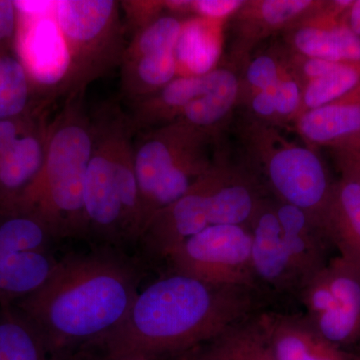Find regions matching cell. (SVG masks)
Returning <instances> with one entry per match:
<instances>
[{
  "instance_id": "1",
  "label": "cell",
  "mask_w": 360,
  "mask_h": 360,
  "mask_svg": "<svg viewBox=\"0 0 360 360\" xmlns=\"http://www.w3.org/2000/svg\"><path fill=\"white\" fill-rule=\"evenodd\" d=\"M141 279L136 260L101 246L58 260L39 290L14 304L39 331L51 360H85L122 323Z\"/></svg>"
},
{
  "instance_id": "2",
  "label": "cell",
  "mask_w": 360,
  "mask_h": 360,
  "mask_svg": "<svg viewBox=\"0 0 360 360\" xmlns=\"http://www.w3.org/2000/svg\"><path fill=\"white\" fill-rule=\"evenodd\" d=\"M262 305L248 288L172 272L139 292L122 323L85 360L182 357L257 314Z\"/></svg>"
},
{
  "instance_id": "3",
  "label": "cell",
  "mask_w": 360,
  "mask_h": 360,
  "mask_svg": "<svg viewBox=\"0 0 360 360\" xmlns=\"http://www.w3.org/2000/svg\"><path fill=\"white\" fill-rule=\"evenodd\" d=\"M82 96L70 94L63 110L47 123L44 165L11 210L37 217L56 240L85 238V179L96 132Z\"/></svg>"
},
{
  "instance_id": "4",
  "label": "cell",
  "mask_w": 360,
  "mask_h": 360,
  "mask_svg": "<svg viewBox=\"0 0 360 360\" xmlns=\"http://www.w3.org/2000/svg\"><path fill=\"white\" fill-rule=\"evenodd\" d=\"M94 122L96 141L84 186L85 238L122 250L139 243L142 233L135 130L120 111L101 113Z\"/></svg>"
},
{
  "instance_id": "5",
  "label": "cell",
  "mask_w": 360,
  "mask_h": 360,
  "mask_svg": "<svg viewBox=\"0 0 360 360\" xmlns=\"http://www.w3.org/2000/svg\"><path fill=\"white\" fill-rule=\"evenodd\" d=\"M255 290L264 297L298 300L305 284L328 262L330 245L302 208L265 198L251 219Z\"/></svg>"
},
{
  "instance_id": "6",
  "label": "cell",
  "mask_w": 360,
  "mask_h": 360,
  "mask_svg": "<svg viewBox=\"0 0 360 360\" xmlns=\"http://www.w3.org/2000/svg\"><path fill=\"white\" fill-rule=\"evenodd\" d=\"M217 141L181 120L141 132L134 141V165L142 233L156 213L182 198L222 160L212 155Z\"/></svg>"
},
{
  "instance_id": "7",
  "label": "cell",
  "mask_w": 360,
  "mask_h": 360,
  "mask_svg": "<svg viewBox=\"0 0 360 360\" xmlns=\"http://www.w3.org/2000/svg\"><path fill=\"white\" fill-rule=\"evenodd\" d=\"M238 134L245 148L243 167L269 196L309 213L319 224L335 181L312 149L290 141L276 127L246 115Z\"/></svg>"
},
{
  "instance_id": "8",
  "label": "cell",
  "mask_w": 360,
  "mask_h": 360,
  "mask_svg": "<svg viewBox=\"0 0 360 360\" xmlns=\"http://www.w3.org/2000/svg\"><path fill=\"white\" fill-rule=\"evenodd\" d=\"M54 18L72 63L70 94L84 92L90 82L122 63L127 28L120 18V2L58 0Z\"/></svg>"
},
{
  "instance_id": "9",
  "label": "cell",
  "mask_w": 360,
  "mask_h": 360,
  "mask_svg": "<svg viewBox=\"0 0 360 360\" xmlns=\"http://www.w3.org/2000/svg\"><path fill=\"white\" fill-rule=\"evenodd\" d=\"M252 243L250 225H210L180 243L165 260L174 274L255 293Z\"/></svg>"
},
{
  "instance_id": "10",
  "label": "cell",
  "mask_w": 360,
  "mask_h": 360,
  "mask_svg": "<svg viewBox=\"0 0 360 360\" xmlns=\"http://www.w3.org/2000/svg\"><path fill=\"white\" fill-rule=\"evenodd\" d=\"M54 240L37 217L0 210V302H18L51 277L58 264Z\"/></svg>"
},
{
  "instance_id": "11",
  "label": "cell",
  "mask_w": 360,
  "mask_h": 360,
  "mask_svg": "<svg viewBox=\"0 0 360 360\" xmlns=\"http://www.w3.org/2000/svg\"><path fill=\"white\" fill-rule=\"evenodd\" d=\"M305 319L333 345L360 340V269L340 257L329 259L298 296Z\"/></svg>"
},
{
  "instance_id": "12",
  "label": "cell",
  "mask_w": 360,
  "mask_h": 360,
  "mask_svg": "<svg viewBox=\"0 0 360 360\" xmlns=\"http://www.w3.org/2000/svg\"><path fill=\"white\" fill-rule=\"evenodd\" d=\"M227 165L222 158L182 198L150 219L139 239L149 257L165 259L180 243L212 225V194Z\"/></svg>"
},
{
  "instance_id": "13",
  "label": "cell",
  "mask_w": 360,
  "mask_h": 360,
  "mask_svg": "<svg viewBox=\"0 0 360 360\" xmlns=\"http://www.w3.org/2000/svg\"><path fill=\"white\" fill-rule=\"evenodd\" d=\"M15 45L20 46V56L37 94L56 96V92L70 94L72 63L70 51L61 34L54 13L30 15L20 13Z\"/></svg>"
},
{
  "instance_id": "14",
  "label": "cell",
  "mask_w": 360,
  "mask_h": 360,
  "mask_svg": "<svg viewBox=\"0 0 360 360\" xmlns=\"http://www.w3.org/2000/svg\"><path fill=\"white\" fill-rule=\"evenodd\" d=\"M319 0H245L229 18L231 26L229 58L236 68L245 66L260 42L290 30L319 11Z\"/></svg>"
},
{
  "instance_id": "15",
  "label": "cell",
  "mask_w": 360,
  "mask_h": 360,
  "mask_svg": "<svg viewBox=\"0 0 360 360\" xmlns=\"http://www.w3.org/2000/svg\"><path fill=\"white\" fill-rule=\"evenodd\" d=\"M352 2L324 1L319 11L283 33L284 46L307 58L360 63V39L343 21Z\"/></svg>"
},
{
  "instance_id": "16",
  "label": "cell",
  "mask_w": 360,
  "mask_h": 360,
  "mask_svg": "<svg viewBox=\"0 0 360 360\" xmlns=\"http://www.w3.org/2000/svg\"><path fill=\"white\" fill-rule=\"evenodd\" d=\"M257 319L277 360H360L319 335L302 314L262 309Z\"/></svg>"
},
{
  "instance_id": "17",
  "label": "cell",
  "mask_w": 360,
  "mask_h": 360,
  "mask_svg": "<svg viewBox=\"0 0 360 360\" xmlns=\"http://www.w3.org/2000/svg\"><path fill=\"white\" fill-rule=\"evenodd\" d=\"M46 125L40 120L0 156V210H13L39 176L44 161Z\"/></svg>"
},
{
  "instance_id": "18",
  "label": "cell",
  "mask_w": 360,
  "mask_h": 360,
  "mask_svg": "<svg viewBox=\"0 0 360 360\" xmlns=\"http://www.w3.org/2000/svg\"><path fill=\"white\" fill-rule=\"evenodd\" d=\"M319 226L338 257L360 269V182L335 181Z\"/></svg>"
},
{
  "instance_id": "19",
  "label": "cell",
  "mask_w": 360,
  "mask_h": 360,
  "mask_svg": "<svg viewBox=\"0 0 360 360\" xmlns=\"http://www.w3.org/2000/svg\"><path fill=\"white\" fill-rule=\"evenodd\" d=\"M208 84L210 72L177 77L155 94L134 101L129 117L135 132L141 134L176 122L191 101L207 91Z\"/></svg>"
},
{
  "instance_id": "20",
  "label": "cell",
  "mask_w": 360,
  "mask_h": 360,
  "mask_svg": "<svg viewBox=\"0 0 360 360\" xmlns=\"http://www.w3.org/2000/svg\"><path fill=\"white\" fill-rule=\"evenodd\" d=\"M240 73L231 63L210 71V84L203 96L191 101L179 120L217 137L238 105Z\"/></svg>"
},
{
  "instance_id": "21",
  "label": "cell",
  "mask_w": 360,
  "mask_h": 360,
  "mask_svg": "<svg viewBox=\"0 0 360 360\" xmlns=\"http://www.w3.org/2000/svg\"><path fill=\"white\" fill-rule=\"evenodd\" d=\"M295 129L309 144L331 148L360 132L357 89L333 103L307 111L295 120Z\"/></svg>"
},
{
  "instance_id": "22",
  "label": "cell",
  "mask_w": 360,
  "mask_h": 360,
  "mask_svg": "<svg viewBox=\"0 0 360 360\" xmlns=\"http://www.w3.org/2000/svg\"><path fill=\"white\" fill-rule=\"evenodd\" d=\"M224 21L200 16L184 18L175 49L179 77L202 75L215 68L219 54V44L215 37Z\"/></svg>"
},
{
  "instance_id": "23",
  "label": "cell",
  "mask_w": 360,
  "mask_h": 360,
  "mask_svg": "<svg viewBox=\"0 0 360 360\" xmlns=\"http://www.w3.org/2000/svg\"><path fill=\"white\" fill-rule=\"evenodd\" d=\"M257 314L184 356L191 360H277L260 328Z\"/></svg>"
},
{
  "instance_id": "24",
  "label": "cell",
  "mask_w": 360,
  "mask_h": 360,
  "mask_svg": "<svg viewBox=\"0 0 360 360\" xmlns=\"http://www.w3.org/2000/svg\"><path fill=\"white\" fill-rule=\"evenodd\" d=\"M122 86L132 101L155 94L179 77L175 51L122 58Z\"/></svg>"
},
{
  "instance_id": "25",
  "label": "cell",
  "mask_w": 360,
  "mask_h": 360,
  "mask_svg": "<svg viewBox=\"0 0 360 360\" xmlns=\"http://www.w3.org/2000/svg\"><path fill=\"white\" fill-rule=\"evenodd\" d=\"M0 360H51L39 331L14 303L0 302Z\"/></svg>"
},
{
  "instance_id": "26",
  "label": "cell",
  "mask_w": 360,
  "mask_h": 360,
  "mask_svg": "<svg viewBox=\"0 0 360 360\" xmlns=\"http://www.w3.org/2000/svg\"><path fill=\"white\" fill-rule=\"evenodd\" d=\"M37 96L27 70L11 52L0 53V122L39 112Z\"/></svg>"
},
{
  "instance_id": "27",
  "label": "cell",
  "mask_w": 360,
  "mask_h": 360,
  "mask_svg": "<svg viewBox=\"0 0 360 360\" xmlns=\"http://www.w3.org/2000/svg\"><path fill=\"white\" fill-rule=\"evenodd\" d=\"M291 72L290 51L284 44L251 56L240 75L238 104L255 92L271 89Z\"/></svg>"
},
{
  "instance_id": "28",
  "label": "cell",
  "mask_w": 360,
  "mask_h": 360,
  "mask_svg": "<svg viewBox=\"0 0 360 360\" xmlns=\"http://www.w3.org/2000/svg\"><path fill=\"white\" fill-rule=\"evenodd\" d=\"M359 85L360 63H341L335 70L304 84L298 116L342 98Z\"/></svg>"
},
{
  "instance_id": "29",
  "label": "cell",
  "mask_w": 360,
  "mask_h": 360,
  "mask_svg": "<svg viewBox=\"0 0 360 360\" xmlns=\"http://www.w3.org/2000/svg\"><path fill=\"white\" fill-rule=\"evenodd\" d=\"M182 25V18L172 14H162L158 20L134 34L131 41L127 45L122 58L175 51Z\"/></svg>"
},
{
  "instance_id": "30",
  "label": "cell",
  "mask_w": 360,
  "mask_h": 360,
  "mask_svg": "<svg viewBox=\"0 0 360 360\" xmlns=\"http://www.w3.org/2000/svg\"><path fill=\"white\" fill-rule=\"evenodd\" d=\"M266 91L274 99L281 124L295 122L302 108L303 86L293 72L279 80Z\"/></svg>"
},
{
  "instance_id": "31",
  "label": "cell",
  "mask_w": 360,
  "mask_h": 360,
  "mask_svg": "<svg viewBox=\"0 0 360 360\" xmlns=\"http://www.w3.org/2000/svg\"><path fill=\"white\" fill-rule=\"evenodd\" d=\"M329 148L341 179L360 182V132Z\"/></svg>"
},
{
  "instance_id": "32",
  "label": "cell",
  "mask_w": 360,
  "mask_h": 360,
  "mask_svg": "<svg viewBox=\"0 0 360 360\" xmlns=\"http://www.w3.org/2000/svg\"><path fill=\"white\" fill-rule=\"evenodd\" d=\"M120 7L127 15V22L134 30V34L167 13L163 1H122Z\"/></svg>"
},
{
  "instance_id": "33",
  "label": "cell",
  "mask_w": 360,
  "mask_h": 360,
  "mask_svg": "<svg viewBox=\"0 0 360 360\" xmlns=\"http://www.w3.org/2000/svg\"><path fill=\"white\" fill-rule=\"evenodd\" d=\"M245 0H191L193 16L226 20L243 6Z\"/></svg>"
},
{
  "instance_id": "34",
  "label": "cell",
  "mask_w": 360,
  "mask_h": 360,
  "mask_svg": "<svg viewBox=\"0 0 360 360\" xmlns=\"http://www.w3.org/2000/svg\"><path fill=\"white\" fill-rule=\"evenodd\" d=\"M20 22L16 1L0 0V53L9 52L15 45Z\"/></svg>"
},
{
  "instance_id": "35",
  "label": "cell",
  "mask_w": 360,
  "mask_h": 360,
  "mask_svg": "<svg viewBox=\"0 0 360 360\" xmlns=\"http://www.w3.org/2000/svg\"><path fill=\"white\" fill-rule=\"evenodd\" d=\"M345 25L360 39V0H354L343 15Z\"/></svg>"
},
{
  "instance_id": "36",
  "label": "cell",
  "mask_w": 360,
  "mask_h": 360,
  "mask_svg": "<svg viewBox=\"0 0 360 360\" xmlns=\"http://www.w3.org/2000/svg\"><path fill=\"white\" fill-rule=\"evenodd\" d=\"M122 360H151L146 359V357H130V359H125Z\"/></svg>"
},
{
  "instance_id": "37",
  "label": "cell",
  "mask_w": 360,
  "mask_h": 360,
  "mask_svg": "<svg viewBox=\"0 0 360 360\" xmlns=\"http://www.w3.org/2000/svg\"><path fill=\"white\" fill-rule=\"evenodd\" d=\"M355 354H356L357 355H359V356H360V343L359 345V348H357L356 352H355Z\"/></svg>"
},
{
  "instance_id": "38",
  "label": "cell",
  "mask_w": 360,
  "mask_h": 360,
  "mask_svg": "<svg viewBox=\"0 0 360 360\" xmlns=\"http://www.w3.org/2000/svg\"><path fill=\"white\" fill-rule=\"evenodd\" d=\"M181 360H191V359H187V357H186V356H182V357H181Z\"/></svg>"
},
{
  "instance_id": "39",
  "label": "cell",
  "mask_w": 360,
  "mask_h": 360,
  "mask_svg": "<svg viewBox=\"0 0 360 360\" xmlns=\"http://www.w3.org/2000/svg\"><path fill=\"white\" fill-rule=\"evenodd\" d=\"M357 91H359V96H360V85L359 87H356Z\"/></svg>"
},
{
  "instance_id": "40",
  "label": "cell",
  "mask_w": 360,
  "mask_h": 360,
  "mask_svg": "<svg viewBox=\"0 0 360 360\" xmlns=\"http://www.w3.org/2000/svg\"></svg>"
}]
</instances>
